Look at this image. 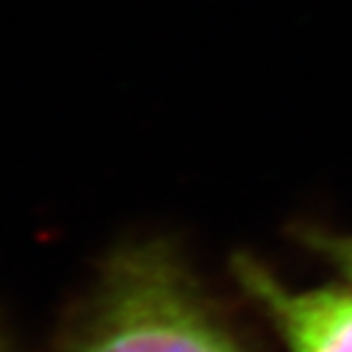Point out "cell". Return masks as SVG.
I'll return each mask as SVG.
<instances>
[{
  "mask_svg": "<svg viewBox=\"0 0 352 352\" xmlns=\"http://www.w3.org/2000/svg\"><path fill=\"white\" fill-rule=\"evenodd\" d=\"M320 250L327 258H332L336 270L346 277L348 286H352V236L350 238H320Z\"/></svg>",
  "mask_w": 352,
  "mask_h": 352,
  "instance_id": "3",
  "label": "cell"
},
{
  "mask_svg": "<svg viewBox=\"0 0 352 352\" xmlns=\"http://www.w3.org/2000/svg\"><path fill=\"white\" fill-rule=\"evenodd\" d=\"M76 352H245L158 250L122 256Z\"/></svg>",
  "mask_w": 352,
  "mask_h": 352,
  "instance_id": "1",
  "label": "cell"
},
{
  "mask_svg": "<svg viewBox=\"0 0 352 352\" xmlns=\"http://www.w3.org/2000/svg\"><path fill=\"white\" fill-rule=\"evenodd\" d=\"M234 274L286 352H352V286L293 288L252 256H236Z\"/></svg>",
  "mask_w": 352,
  "mask_h": 352,
  "instance_id": "2",
  "label": "cell"
}]
</instances>
